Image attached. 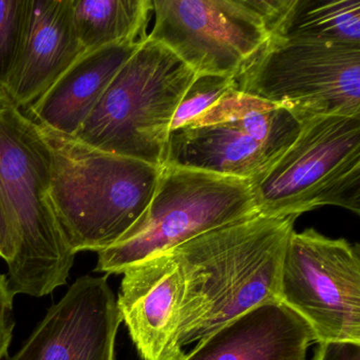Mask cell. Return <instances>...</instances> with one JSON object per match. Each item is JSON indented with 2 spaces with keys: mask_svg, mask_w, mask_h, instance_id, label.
Here are the masks:
<instances>
[{
  "mask_svg": "<svg viewBox=\"0 0 360 360\" xmlns=\"http://www.w3.org/2000/svg\"><path fill=\"white\" fill-rule=\"evenodd\" d=\"M278 300L311 326L316 343H360V246L307 229L290 236Z\"/></svg>",
  "mask_w": 360,
  "mask_h": 360,
  "instance_id": "cell-9",
  "label": "cell"
},
{
  "mask_svg": "<svg viewBox=\"0 0 360 360\" xmlns=\"http://www.w3.org/2000/svg\"><path fill=\"white\" fill-rule=\"evenodd\" d=\"M151 12L153 0H72L73 25L85 53L142 43Z\"/></svg>",
  "mask_w": 360,
  "mask_h": 360,
  "instance_id": "cell-17",
  "label": "cell"
},
{
  "mask_svg": "<svg viewBox=\"0 0 360 360\" xmlns=\"http://www.w3.org/2000/svg\"><path fill=\"white\" fill-rule=\"evenodd\" d=\"M311 326L279 300L262 303L198 342L183 360H307Z\"/></svg>",
  "mask_w": 360,
  "mask_h": 360,
  "instance_id": "cell-14",
  "label": "cell"
},
{
  "mask_svg": "<svg viewBox=\"0 0 360 360\" xmlns=\"http://www.w3.org/2000/svg\"><path fill=\"white\" fill-rule=\"evenodd\" d=\"M300 129L290 111L233 88L170 132L163 165L254 181L288 150Z\"/></svg>",
  "mask_w": 360,
  "mask_h": 360,
  "instance_id": "cell-7",
  "label": "cell"
},
{
  "mask_svg": "<svg viewBox=\"0 0 360 360\" xmlns=\"http://www.w3.org/2000/svg\"><path fill=\"white\" fill-rule=\"evenodd\" d=\"M148 39L197 75L235 77L269 39L257 0H153Z\"/></svg>",
  "mask_w": 360,
  "mask_h": 360,
  "instance_id": "cell-10",
  "label": "cell"
},
{
  "mask_svg": "<svg viewBox=\"0 0 360 360\" xmlns=\"http://www.w3.org/2000/svg\"><path fill=\"white\" fill-rule=\"evenodd\" d=\"M233 79L237 91L286 109L300 123L360 117V49L269 41Z\"/></svg>",
  "mask_w": 360,
  "mask_h": 360,
  "instance_id": "cell-8",
  "label": "cell"
},
{
  "mask_svg": "<svg viewBox=\"0 0 360 360\" xmlns=\"http://www.w3.org/2000/svg\"><path fill=\"white\" fill-rule=\"evenodd\" d=\"M50 157L37 123L0 86V191L18 238L8 263L16 294L43 297L65 285L75 254L50 195Z\"/></svg>",
  "mask_w": 360,
  "mask_h": 360,
  "instance_id": "cell-3",
  "label": "cell"
},
{
  "mask_svg": "<svg viewBox=\"0 0 360 360\" xmlns=\"http://www.w3.org/2000/svg\"><path fill=\"white\" fill-rule=\"evenodd\" d=\"M235 88L233 77L197 75L189 86L172 119L170 132L179 129L205 112Z\"/></svg>",
  "mask_w": 360,
  "mask_h": 360,
  "instance_id": "cell-19",
  "label": "cell"
},
{
  "mask_svg": "<svg viewBox=\"0 0 360 360\" xmlns=\"http://www.w3.org/2000/svg\"><path fill=\"white\" fill-rule=\"evenodd\" d=\"M29 0H0V86L7 87L26 33Z\"/></svg>",
  "mask_w": 360,
  "mask_h": 360,
  "instance_id": "cell-18",
  "label": "cell"
},
{
  "mask_svg": "<svg viewBox=\"0 0 360 360\" xmlns=\"http://www.w3.org/2000/svg\"><path fill=\"white\" fill-rule=\"evenodd\" d=\"M117 303L142 360H183L179 342L184 277L172 250L127 267Z\"/></svg>",
  "mask_w": 360,
  "mask_h": 360,
  "instance_id": "cell-12",
  "label": "cell"
},
{
  "mask_svg": "<svg viewBox=\"0 0 360 360\" xmlns=\"http://www.w3.org/2000/svg\"><path fill=\"white\" fill-rule=\"evenodd\" d=\"M297 217L259 214L172 250L184 277L179 342H200L250 309L278 300L280 271Z\"/></svg>",
  "mask_w": 360,
  "mask_h": 360,
  "instance_id": "cell-1",
  "label": "cell"
},
{
  "mask_svg": "<svg viewBox=\"0 0 360 360\" xmlns=\"http://www.w3.org/2000/svg\"><path fill=\"white\" fill-rule=\"evenodd\" d=\"M39 126L50 157V195L75 255L119 243L146 212L162 167Z\"/></svg>",
  "mask_w": 360,
  "mask_h": 360,
  "instance_id": "cell-2",
  "label": "cell"
},
{
  "mask_svg": "<svg viewBox=\"0 0 360 360\" xmlns=\"http://www.w3.org/2000/svg\"><path fill=\"white\" fill-rule=\"evenodd\" d=\"M8 277L0 274V360L7 357L13 335V299Z\"/></svg>",
  "mask_w": 360,
  "mask_h": 360,
  "instance_id": "cell-20",
  "label": "cell"
},
{
  "mask_svg": "<svg viewBox=\"0 0 360 360\" xmlns=\"http://www.w3.org/2000/svg\"><path fill=\"white\" fill-rule=\"evenodd\" d=\"M18 238L0 191V257L9 263L18 252Z\"/></svg>",
  "mask_w": 360,
  "mask_h": 360,
  "instance_id": "cell-21",
  "label": "cell"
},
{
  "mask_svg": "<svg viewBox=\"0 0 360 360\" xmlns=\"http://www.w3.org/2000/svg\"><path fill=\"white\" fill-rule=\"evenodd\" d=\"M84 54L72 0H29L22 52L6 90L27 110Z\"/></svg>",
  "mask_w": 360,
  "mask_h": 360,
  "instance_id": "cell-13",
  "label": "cell"
},
{
  "mask_svg": "<svg viewBox=\"0 0 360 360\" xmlns=\"http://www.w3.org/2000/svg\"><path fill=\"white\" fill-rule=\"evenodd\" d=\"M269 41L360 49V0H284Z\"/></svg>",
  "mask_w": 360,
  "mask_h": 360,
  "instance_id": "cell-16",
  "label": "cell"
},
{
  "mask_svg": "<svg viewBox=\"0 0 360 360\" xmlns=\"http://www.w3.org/2000/svg\"><path fill=\"white\" fill-rule=\"evenodd\" d=\"M142 43L107 46L84 54L25 110L27 115L37 125L75 136Z\"/></svg>",
  "mask_w": 360,
  "mask_h": 360,
  "instance_id": "cell-15",
  "label": "cell"
},
{
  "mask_svg": "<svg viewBox=\"0 0 360 360\" xmlns=\"http://www.w3.org/2000/svg\"><path fill=\"white\" fill-rule=\"evenodd\" d=\"M263 216L298 218L322 206L360 214V117L305 120L296 140L252 181Z\"/></svg>",
  "mask_w": 360,
  "mask_h": 360,
  "instance_id": "cell-6",
  "label": "cell"
},
{
  "mask_svg": "<svg viewBox=\"0 0 360 360\" xmlns=\"http://www.w3.org/2000/svg\"><path fill=\"white\" fill-rule=\"evenodd\" d=\"M259 214L252 181L163 165L146 212L119 243L98 252L96 271L122 274L202 233Z\"/></svg>",
  "mask_w": 360,
  "mask_h": 360,
  "instance_id": "cell-5",
  "label": "cell"
},
{
  "mask_svg": "<svg viewBox=\"0 0 360 360\" xmlns=\"http://www.w3.org/2000/svg\"><path fill=\"white\" fill-rule=\"evenodd\" d=\"M122 322L108 278L83 276L9 360H117Z\"/></svg>",
  "mask_w": 360,
  "mask_h": 360,
  "instance_id": "cell-11",
  "label": "cell"
},
{
  "mask_svg": "<svg viewBox=\"0 0 360 360\" xmlns=\"http://www.w3.org/2000/svg\"><path fill=\"white\" fill-rule=\"evenodd\" d=\"M311 360H360V343L347 341L318 343Z\"/></svg>",
  "mask_w": 360,
  "mask_h": 360,
  "instance_id": "cell-22",
  "label": "cell"
},
{
  "mask_svg": "<svg viewBox=\"0 0 360 360\" xmlns=\"http://www.w3.org/2000/svg\"><path fill=\"white\" fill-rule=\"evenodd\" d=\"M195 77L168 48L147 37L75 138L100 150L162 167L172 119Z\"/></svg>",
  "mask_w": 360,
  "mask_h": 360,
  "instance_id": "cell-4",
  "label": "cell"
}]
</instances>
